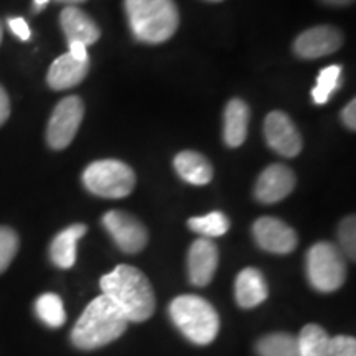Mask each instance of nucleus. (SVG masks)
Masks as SVG:
<instances>
[{
	"mask_svg": "<svg viewBox=\"0 0 356 356\" xmlns=\"http://www.w3.org/2000/svg\"><path fill=\"white\" fill-rule=\"evenodd\" d=\"M8 115H10V101H8L6 89L0 86V126L7 122Z\"/></svg>",
	"mask_w": 356,
	"mask_h": 356,
	"instance_id": "nucleus-30",
	"label": "nucleus"
},
{
	"mask_svg": "<svg viewBox=\"0 0 356 356\" xmlns=\"http://www.w3.org/2000/svg\"><path fill=\"white\" fill-rule=\"evenodd\" d=\"M60 24L68 43L78 42L89 47V44L96 43L101 37L99 26L95 24V20L86 12H83L78 7L70 6L63 8L60 15Z\"/></svg>",
	"mask_w": 356,
	"mask_h": 356,
	"instance_id": "nucleus-14",
	"label": "nucleus"
},
{
	"mask_svg": "<svg viewBox=\"0 0 356 356\" xmlns=\"http://www.w3.org/2000/svg\"><path fill=\"white\" fill-rule=\"evenodd\" d=\"M343 44V33L332 25H318L302 32L293 42V51L304 60L328 56Z\"/></svg>",
	"mask_w": 356,
	"mask_h": 356,
	"instance_id": "nucleus-11",
	"label": "nucleus"
},
{
	"mask_svg": "<svg viewBox=\"0 0 356 356\" xmlns=\"http://www.w3.org/2000/svg\"><path fill=\"white\" fill-rule=\"evenodd\" d=\"M341 121L345 122V126L350 129V131H355L356 129V102L351 99L348 104L345 106L343 113H341Z\"/></svg>",
	"mask_w": 356,
	"mask_h": 356,
	"instance_id": "nucleus-29",
	"label": "nucleus"
},
{
	"mask_svg": "<svg viewBox=\"0 0 356 356\" xmlns=\"http://www.w3.org/2000/svg\"><path fill=\"white\" fill-rule=\"evenodd\" d=\"M86 225L76 222L55 236L50 246V257L53 264L61 269H71L76 262V244L86 234Z\"/></svg>",
	"mask_w": 356,
	"mask_h": 356,
	"instance_id": "nucleus-17",
	"label": "nucleus"
},
{
	"mask_svg": "<svg viewBox=\"0 0 356 356\" xmlns=\"http://www.w3.org/2000/svg\"><path fill=\"white\" fill-rule=\"evenodd\" d=\"M208 2H221V0H208Z\"/></svg>",
	"mask_w": 356,
	"mask_h": 356,
	"instance_id": "nucleus-36",
	"label": "nucleus"
},
{
	"mask_svg": "<svg viewBox=\"0 0 356 356\" xmlns=\"http://www.w3.org/2000/svg\"><path fill=\"white\" fill-rule=\"evenodd\" d=\"M188 228L195 233L202 234L203 238H218L228 233L229 220L225 213L211 211L204 216H195L188 220Z\"/></svg>",
	"mask_w": 356,
	"mask_h": 356,
	"instance_id": "nucleus-23",
	"label": "nucleus"
},
{
	"mask_svg": "<svg viewBox=\"0 0 356 356\" xmlns=\"http://www.w3.org/2000/svg\"><path fill=\"white\" fill-rule=\"evenodd\" d=\"M297 343L300 356H328L330 353V337L320 325H305Z\"/></svg>",
	"mask_w": 356,
	"mask_h": 356,
	"instance_id": "nucleus-20",
	"label": "nucleus"
},
{
	"mask_svg": "<svg viewBox=\"0 0 356 356\" xmlns=\"http://www.w3.org/2000/svg\"><path fill=\"white\" fill-rule=\"evenodd\" d=\"M249 113L248 104L241 99H231L225 109V127H222V136L228 147H239L244 144L248 137L249 126Z\"/></svg>",
	"mask_w": 356,
	"mask_h": 356,
	"instance_id": "nucleus-18",
	"label": "nucleus"
},
{
	"mask_svg": "<svg viewBox=\"0 0 356 356\" xmlns=\"http://www.w3.org/2000/svg\"><path fill=\"white\" fill-rule=\"evenodd\" d=\"M8 26H10V30L13 33L19 37L22 42H26V40H30V26L29 24L24 19H20V17H17V19H8Z\"/></svg>",
	"mask_w": 356,
	"mask_h": 356,
	"instance_id": "nucleus-28",
	"label": "nucleus"
},
{
	"mask_svg": "<svg viewBox=\"0 0 356 356\" xmlns=\"http://www.w3.org/2000/svg\"><path fill=\"white\" fill-rule=\"evenodd\" d=\"M259 356H300L297 337L291 333H269L256 343Z\"/></svg>",
	"mask_w": 356,
	"mask_h": 356,
	"instance_id": "nucleus-21",
	"label": "nucleus"
},
{
	"mask_svg": "<svg viewBox=\"0 0 356 356\" xmlns=\"http://www.w3.org/2000/svg\"><path fill=\"white\" fill-rule=\"evenodd\" d=\"M172 322L195 345H210L220 332V315L203 297L180 296L168 307Z\"/></svg>",
	"mask_w": 356,
	"mask_h": 356,
	"instance_id": "nucleus-4",
	"label": "nucleus"
},
{
	"mask_svg": "<svg viewBox=\"0 0 356 356\" xmlns=\"http://www.w3.org/2000/svg\"><path fill=\"white\" fill-rule=\"evenodd\" d=\"M257 246L273 254H289L297 248L299 238L287 222L273 216L259 218L252 226Z\"/></svg>",
	"mask_w": 356,
	"mask_h": 356,
	"instance_id": "nucleus-10",
	"label": "nucleus"
},
{
	"mask_svg": "<svg viewBox=\"0 0 356 356\" xmlns=\"http://www.w3.org/2000/svg\"><path fill=\"white\" fill-rule=\"evenodd\" d=\"M338 241H340V251L345 257L355 261L356 257V221L355 216H346L338 226Z\"/></svg>",
	"mask_w": 356,
	"mask_h": 356,
	"instance_id": "nucleus-26",
	"label": "nucleus"
},
{
	"mask_svg": "<svg viewBox=\"0 0 356 356\" xmlns=\"http://www.w3.org/2000/svg\"><path fill=\"white\" fill-rule=\"evenodd\" d=\"M340 78H341V66L338 65H330L320 71L317 84H315L314 91H312V97H314L315 104H327L328 99H330V96L338 89Z\"/></svg>",
	"mask_w": 356,
	"mask_h": 356,
	"instance_id": "nucleus-24",
	"label": "nucleus"
},
{
	"mask_svg": "<svg viewBox=\"0 0 356 356\" xmlns=\"http://www.w3.org/2000/svg\"><path fill=\"white\" fill-rule=\"evenodd\" d=\"M127 318L106 296L89 302L71 332V341L79 350H96L118 340L126 332Z\"/></svg>",
	"mask_w": 356,
	"mask_h": 356,
	"instance_id": "nucleus-2",
	"label": "nucleus"
},
{
	"mask_svg": "<svg viewBox=\"0 0 356 356\" xmlns=\"http://www.w3.org/2000/svg\"><path fill=\"white\" fill-rule=\"evenodd\" d=\"M307 279L318 292H335L345 284L346 261L335 244L322 241L307 252Z\"/></svg>",
	"mask_w": 356,
	"mask_h": 356,
	"instance_id": "nucleus-6",
	"label": "nucleus"
},
{
	"mask_svg": "<svg viewBox=\"0 0 356 356\" xmlns=\"http://www.w3.org/2000/svg\"><path fill=\"white\" fill-rule=\"evenodd\" d=\"M296 186V175L287 165L274 163L261 173L256 181L254 195L261 203L273 204L287 198Z\"/></svg>",
	"mask_w": 356,
	"mask_h": 356,
	"instance_id": "nucleus-12",
	"label": "nucleus"
},
{
	"mask_svg": "<svg viewBox=\"0 0 356 356\" xmlns=\"http://www.w3.org/2000/svg\"><path fill=\"white\" fill-rule=\"evenodd\" d=\"M2 37H3V26H2V22H0V43H2Z\"/></svg>",
	"mask_w": 356,
	"mask_h": 356,
	"instance_id": "nucleus-35",
	"label": "nucleus"
},
{
	"mask_svg": "<svg viewBox=\"0 0 356 356\" xmlns=\"http://www.w3.org/2000/svg\"><path fill=\"white\" fill-rule=\"evenodd\" d=\"M264 134L267 145L282 157H297L302 150V136L299 129L286 113L274 111L266 118Z\"/></svg>",
	"mask_w": 356,
	"mask_h": 356,
	"instance_id": "nucleus-9",
	"label": "nucleus"
},
{
	"mask_svg": "<svg viewBox=\"0 0 356 356\" xmlns=\"http://www.w3.org/2000/svg\"><path fill=\"white\" fill-rule=\"evenodd\" d=\"M322 2L332 7H345V6H350V3H353L355 0H322Z\"/></svg>",
	"mask_w": 356,
	"mask_h": 356,
	"instance_id": "nucleus-32",
	"label": "nucleus"
},
{
	"mask_svg": "<svg viewBox=\"0 0 356 356\" xmlns=\"http://www.w3.org/2000/svg\"><path fill=\"white\" fill-rule=\"evenodd\" d=\"M83 118L84 104L79 96H68L58 102L47 129V140L51 149H66L76 136Z\"/></svg>",
	"mask_w": 356,
	"mask_h": 356,
	"instance_id": "nucleus-7",
	"label": "nucleus"
},
{
	"mask_svg": "<svg viewBox=\"0 0 356 356\" xmlns=\"http://www.w3.org/2000/svg\"><path fill=\"white\" fill-rule=\"evenodd\" d=\"M35 312L44 325L51 328L61 327L66 322L63 300L56 293H43L35 302Z\"/></svg>",
	"mask_w": 356,
	"mask_h": 356,
	"instance_id": "nucleus-22",
	"label": "nucleus"
},
{
	"mask_svg": "<svg viewBox=\"0 0 356 356\" xmlns=\"http://www.w3.org/2000/svg\"><path fill=\"white\" fill-rule=\"evenodd\" d=\"M173 167L178 175L191 185H208L213 178V165L204 155L185 150L173 160Z\"/></svg>",
	"mask_w": 356,
	"mask_h": 356,
	"instance_id": "nucleus-19",
	"label": "nucleus"
},
{
	"mask_svg": "<svg viewBox=\"0 0 356 356\" xmlns=\"http://www.w3.org/2000/svg\"><path fill=\"white\" fill-rule=\"evenodd\" d=\"M48 2H50V0H33V10L40 12Z\"/></svg>",
	"mask_w": 356,
	"mask_h": 356,
	"instance_id": "nucleus-33",
	"label": "nucleus"
},
{
	"mask_svg": "<svg viewBox=\"0 0 356 356\" xmlns=\"http://www.w3.org/2000/svg\"><path fill=\"white\" fill-rule=\"evenodd\" d=\"M102 296L111 299L127 322H145L155 312V293L147 275L137 267L122 264L101 279Z\"/></svg>",
	"mask_w": 356,
	"mask_h": 356,
	"instance_id": "nucleus-1",
	"label": "nucleus"
},
{
	"mask_svg": "<svg viewBox=\"0 0 356 356\" xmlns=\"http://www.w3.org/2000/svg\"><path fill=\"white\" fill-rule=\"evenodd\" d=\"M131 30L139 42L159 44L175 35L180 13L173 0H124Z\"/></svg>",
	"mask_w": 356,
	"mask_h": 356,
	"instance_id": "nucleus-3",
	"label": "nucleus"
},
{
	"mask_svg": "<svg viewBox=\"0 0 356 356\" xmlns=\"http://www.w3.org/2000/svg\"><path fill=\"white\" fill-rule=\"evenodd\" d=\"M269 296V287L261 270L246 267L238 274L234 282V297L243 309H254Z\"/></svg>",
	"mask_w": 356,
	"mask_h": 356,
	"instance_id": "nucleus-15",
	"label": "nucleus"
},
{
	"mask_svg": "<svg viewBox=\"0 0 356 356\" xmlns=\"http://www.w3.org/2000/svg\"><path fill=\"white\" fill-rule=\"evenodd\" d=\"M70 44V55L74 58V60H79V61H89V55H88V47L83 43H78V42H73V43H68Z\"/></svg>",
	"mask_w": 356,
	"mask_h": 356,
	"instance_id": "nucleus-31",
	"label": "nucleus"
},
{
	"mask_svg": "<svg viewBox=\"0 0 356 356\" xmlns=\"http://www.w3.org/2000/svg\"><path fill=\"white\" fill-rule=\"evenodd\" d=\"M56 2H60V3H66V6H78V3H84L86 2V0H56Z\"/></svg>",
	"mask_w": 356,
	"mask_h": 356,
	"instance_id": "nucleus-34",
	"label": "nucleus"
},
{
	"mask_svg": "<svg viewBox=\"0 0 356 356\" xmlns=\"http://www.w3.org/2000/svg\"><path fill=\"white\" fill-rule=\"evenodd\" d=\"M19 251V236L8 226H0V274L6 273Z\"/></svg>",
	"mask_w": 356,
	"mask_h": 356,
	"instance_id": "nucleus-25",
	"label": "nucleus"
},
{
	"mask_svg": "<svg viewBox=\"0 0 356 356\" xmlns=\"http://www.w3.org/2000/svg\"><path fill=\"white\" fill-rule=\"evenodd\" d=\"M102 225L108 229L111 238L118 244L119 249L127 254L140 252L149 241V233L145 226L136 216L126 211L113 210L102 216Z\"/></svg>",
	"mask_w": 356,
	"mask_h": 356,
	"instance_id": "nucleus-8",
	"label": "nucleus"
},
{
	"mask_svg": "<svg viewBox=\"0 0 356 356\" xmlns=\"http://www.w3.org/2000/svg\"><path fill=\"white\" fill-rule=\"evenodd\" d=\"M89 71V61L74 60L70 53H65L53 61L48 70L47 81L55 91H63L76 86L86 78Z\"/></svg>",
	"mask_w": 356,
	"mask_h": 356,
	"instance_id": "nucleus-16",
	"label": "nucleus"
},
{
	"mask_svg": "<svg viewBox=\"0 0 356 356\" xmlns=\"http://www.w3.org/2000/svg\"><path fill=\"white\" fill-rule=\"evenodd\" d=\"M328 356H356V340L353 337L338 335L330 338Z\"/></svg>",
	"mask_w": 356,
	"mask_h": 356,
	"instance_id": "nucleus-27",
	"label": "nucleus"
},
{
	"mask_svg": "<svg viewBox=\"0 0 356 356\" xmlns=\"http://www.w3.org/2000/svg\"><path fill=\"white\" fill-rule=\"evenodd\" d=\"M83 184L92 195L102 198H124L136 186V173L121 160H96L86 167Z\"/></svg>",
	"mask_w": 356,
	"mask_h": 356,
	"instance_id": "nucleus-5",
	"label": "nucleus"
},
{
	"mask_svg": "<svg viewBox=\"0 0 356 356\" xmlns=\"http://www.w3.org/2000/svg\"><path fill=\"white\" fill-rule=\"evenodd\" d=\"M220 252L211 239L200 238L188 249V277L197 287H204L211 282L218 269Z\"/></svg>",
	"mask_w": 356,
	"mask_h": 356,
	"instance_id": "nucleus-13",
	"label": "nucleus"
}]
</instances>
